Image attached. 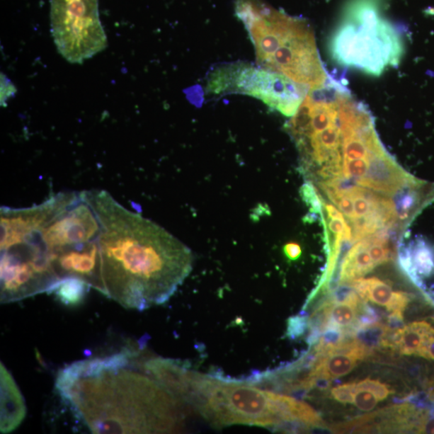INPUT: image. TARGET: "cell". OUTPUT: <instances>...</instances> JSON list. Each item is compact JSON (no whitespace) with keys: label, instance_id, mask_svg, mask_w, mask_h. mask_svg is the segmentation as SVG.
Here are the masks:
<instances>
[{"label":"cell","instance_id":"obj_14","mask_svg":"<svg viewBox=\"0 0 434 434\" xmlns=\"http://www.w3.org/2000/svg\"><path fill=\"white\" fill-rule=\"evenodd\" d=\"M408 246L419 276L421 278L434 276V246L432 244L423 236H417Z\"/></svg>","mask_w":434,"mask_h":434},{"label":"cell","instance_id":"obj_2","mask_svg":"<svg viewBox=\"0 0 434 434\" xmlns=\"http://www.w3.org/2000/svg\"><path fill=\"white\" fill-rule=\"evenodd\" d=\"M135 353L73 362L59 372L56 389L93 433H166L181 429L183 404L148 372ZM146 368V367H145Z\"/></svg>","mask_w":434,"mask_h":434},{"label":"cell","instance_id":"obj_10","mask_svg":"<svg viewBox=\"0 0 434 434\" xmlns=\"http://www.w3.org/2000/svg\"><path fill=\"white\" fill-rule=\"evenodd\" d=\"M392 201L397 219H399L402 228L406 229L427 206L434 202V183L414 177L406 185L397 190Z\"/></svg>","mask_w":434,"mask_h":434},{"label":"cell","instance_id":"obj_25","mask_svg":"<svg viewBox=\"0 0 434 434\" xmlns=\"http://www.w3.org/2000/svg\"><path fill=\"white\" fill-rule=\"evenodd\" d=\"M413 299V295L403 291H397L394 292L392 299L386 308L391 312H404L406 310L409 303Z\"/></svg>","mask_w":434,"mask_h":434},{"label":"cell","instance_id":"obj_6","mask_svg":"<svg viewBox=\"0 0 434 434\" xmlns=\"http://www.w3.org/2000/svg\"><path fill=\"white\" fill-rule=\"evenodd\" d=\"M207 91L217 95L246 94L287 117L295 115L311 91L287 76L244 63L223 64L214 69L207 79Z\"/></svg>","mask_w":434,"mask_h":434},{"label":"cell","instance_id":"obj_12","mask_svg":"<svg viewBox=\"0 0 434 434\" xmlns=\"http://www.w3.org/2000/svg\"><path fill=\"white\" fill-rule=\"evenodd\" d=\"M370 244L367 236L356 242L345 256L341 265V284H348L376 268L367 249Z\"/></svg>","mask_w":434,"mask_h":434},{"label":"cell","instance_id":"obj_4","mask_svg":"<svg viewBox=\"0 0 434 434\" xmlns=\"http://www.w3.org/2000/svg\"><path fill=\"white\" fill-rule=\"evenodd\" d=\"M216 427L258 426L294 430L299 400L263 390L249 380H233L184 372L179 394Z\"/></svg>","mask_w":434,"mask_h":434},{"label":"cell","instance_id":"obj_29","mask_svg":"<svg viewBox=\"0 0 434 434\" xmlns=\"http://www.w3.org/2000/svg\"><path fill=\"white\" fill-rule=\"evenodd\" d=\"M387 326L392 330H396L404 326V312H392L388 316Z\"/></svg>","mask_w":434,"mask_h":434},{"label":"cell","instance_id":"obj_20","mask_svg":"<svg viewBox=\"0 0 434 434\" xmlns=\"http://www.w3.org/2000/svg\"><path fill=\"white\" fill-rule=\"evenodd\" d=\"M300 195L303 201L310 207L311 213L322 215L324 207L320 194L312 181H307L300 188Z\"/></svg>","mask_w":434,"mask_h":434},{"label":"cell","instance_id":"obj_34","mask_svg":"<svg viewBox=\"0 0 434 434\" xmlns=\"http://www.w3.org/2000/svg\"><path fill=\"white\" fill-rule=\"evenodd\" d=\"M432 401L434 403V399Z\"/></svg>","mask_w":434,"mask_h":434},{"label":"cell","instance_id":"obj_21","mask_svg":"<svg viewBox=\"0 0 434 434\" xmlns=\"http://www.w3.org/2000/svg\"><path fill=\"white\" fill-rule=\"evenodd\" d=\"M367 390L377 397L379 401H384L391 394L392 391L387 385L379 382V380L367 378L356 384V390ZM355 390V391H356Z\"/></svg>","mask_w":434,"mask_h":434},{"label":"cell","instance_id":"obj_27","mask_svg":"<svg viewBox=\"0 0 434 434\" xmlns=\"http://www.w3.org/2000/svg\"><path fill=\"white\" fill-rule=\"evenodd\" d=\"M338 210H340L345 217L349 219L354 218V205L353 200L348 198L347 195H344L341 200L340 203L338 204Z\"/></svg>","mask_w":434,"mask_h":434},{"label":"cell","instance_id":"obj_16","mask_svg":"<svg viewBox=\"0 0 434 434\" xmlns=\"http://www.w3.org/2000/svg\"><path fill=\"white\" fill-rule=\"evenodd\" d=\"M328 302L329 320L336 324L341 326L343 329H348L352 326L361 310V307L352 304L349 302H340L331 304L326 299H324Z\"/></svg>","mask_w":434,"mask_h":434},{"label":"cell","instance_id":"obj_9","mask_svg":"<svg viewBox=\"0 0 434 434\" xmlns=\"http://www.w3.org/2000/svg\"><path fill=\"white\" fill-rule=\"evenodd\" d=\"M413 178L384 148L372 154L366 175L356 183L375 192L394 195Z\"/></svg>","mask_w":434,"mask_h":434},{"label":"cell","instance_id":"obj_30","mask_svg":"<svg viewBox=\"0 0 434 434\" xmlns=\"http://www.w3.org/2000/svg\"><path fill=\"white\" fill-rule=\"evenodd\" d=\"M418 355L426 360H434V336L419 350Z\"/></svg>","mask_w":434,"mask_h":434},{"label":"cell","instance_id":"obj_22","mask_svg":"<svg viewBox=\"0 0 434 434\" xmlns=\"http://www.w3.org/2000/svg\"><path fill=\"white\" fill-rule=\"evenodd\" d=\"M379 400L372 392L367 390H356L353 404L361 411L370 412L377 406Z\"/></svg>","mask_w":434,"mask_h":434},{"label":"cell","instance_id":"obj_23","mask_svg":"<svg viewBox=\"0 0 434 434\" xmlns=\"http://www.w3.org/2000/svg\"><path fill=\"white\" fill-rule=\"evenodd\" d=\"M308 329V318L307 315H297V316L289 319L287 335L289 338H292V340H295V338L304 335Z\"/></svg>","mask_w":434,"mask_h":434},{"label":"cell","instance_id":"obj_1","mask_svg":"<svg viewBox=\"0 0 434 434\" xmlns=\"http://www.w3.org/2000/svg\"><path fill=\"white\" fill-rule=\"evenodd\" d=\"M101 224L103 294L127 309L163 304L193 269L191 249L105 191H88Z\"/></svg>","mask_w":434,"mask_h":434},{"label":"cell","instance_id":"obj_26","mask_svg":"<svg viewBox=\"0 0 434 434\" xmlns=\"http://www.w3.org/2000/svg\"><path fill=\"white\" fill-rule=\"evenodd\" d=\"M354 202V218L361 217L373 212L375 209L374 202H371L362 198H355Z\"/></svg>","mask_w":434,"mask_h":434},{"label":"cell","instance_id":"obj_7","mask_svg":"<svg viewBox=\"0 0 434 434\" xmlns=\"http://www.w3.org/2000/svg\"><path fill=\"white\" fill-rule=\"evenodd\" d=\"M51 31L59 52L81 64L107 45L98 0H51Z\"/></svg>","mask_w":434,"mask_h":434},{"label":"cell","instance_id":"obj_19","mask_svg":"<svg viewBox=\"0 0 434 434\" xmlns=\"http://www.w3.org/2000/svg\"><path fill=\"white\" fill-rule=\"evenodd\" d=\"M384 147L372 152L370 156L365 158L355 159H346L343 158V171L345 177L355 181L364 177L367 173L368 166H370L372 154L374 152L384 149Z\"/></svg>","mask_w":434,"mask_h":434},{"label":"cell","instance_id":"obj_8","mask_svg":"<svg viewBox=\"0 0 434 434\" xmlns=\"http://www.w3.org/2000/svg\"><path fill=\"white\" fill-rule=\"evenodd\" d=\"M60 279L49 254L38 243L20 241L1 247L0 295L2 303L19 302L51 293Z\"/></svg>","mask_w":434,"mask_h":434},{"label":"cell","instance_id":"obj_15","mask_svg":"<svg viewBox=\"0 0 434 434\" xmlns=\"http://www.w3.org/2000/svg\"><path fill=\"white\" fill-rule=\"evenodd\" d=\"M90 287L79 278H69L59 282L51 293H55L64 304L74 306L81 303Z\"/></svg>","mask_w":434,"mask_h":434},{"label":"cell","instance_id":"obj_5","mask_svg":"<svg viewBox=\"0 0 434 434\" xmlns=\"http://www.w3.org/2000/svg\"><path fill=\"white\" fill-rule=\"evenodd\" d=\"M384 3L350 0L330 40V52L336 62L375 76L397 67L404 44L398 30L382 16Z\"/></svg>","mask_w":434,"mask_h":434},{"label":"cell","instance_id":"obj_24","mask_svg":"<svg viewBox=\"0 0 434 434\" xmlns=\"http://www.w3.org/2000/svg\"><path fill=\"white\" fill-rule=\"evenodd\" d=\"M356 390L355 383H348L338 385L331 390L333 399L343 404H353L354 395Z\"/></svg>","mask_w":434,"mask_h":434},{"label":"cell","instance_id":"obj_31","mask_svg":"<svg viewBox=\"0 0 434 434\" xmlns=\"http://www.w3.org/2000/svg\"><path fill=\"white\" fill-rule=\"evenodd\" d=\"M3 76V75H2ZM2 101L5 102L7 101L8 98L11 96V94H13L16 91H11V90H16L15 87L11 84V81L6 79L4 76L2 77Z\"/></svg>","mask_w":434,"mask_h":434},{"label":"cell","instance_id":"obj_28","mask_svg":"<svg viewBox=\"0 0 434 434\" xmlns=\"http://www.w3.org/2000/svg\"><path fill=\"white\" fill-rule=\"evenodd\" d=\"M283 252L290 261L298 260L302 255V248L298 243L290 242L285 245Z\"/></svg>","mask_w":434,"mask_h":434},{"label":"cell","instance_id":"obj_17","mask_svg":"<svg viewBox=\"0 0 434 434\" xmlns=\"http://www.w3.org/2000/svg\"><path fill=\"white\" fill-rule=\"evenodd\" d=\"M388 330L389 326L387 324L379 322L356 329L353 333V336L356 342L370 350L372 354L373 350L380 347V345H382L383 338Z\"/></svg>","mask_w":434,"mask_h":434},{"label":"cell","instance_id":"obj_13","mask_svg":"<svg viewBox=\"0 0 434 434\" xmlns=\"http://www.w3.org/2000/svg\"><path fill=\"white\" fill-rule=\"evenodd\" d=\"M434 336V329L426 321L413 322L401 329L397 350L402 355H418L424 345Z\"/></svg>","mask_w":434,"mask_h":434},{"label":"cell","instance_id":"obj_18","mask_svg":"<svg viewBox=\"0 0 434 434\" xmlns=\"http://www.w3.org/2000/svg\"><path fill=\"white\" fill-rule=\"evenodd\" d=\"M368 281L367 300L379 306L387 307L394 294L390 285L375 277L368 278Z\"/></svg>","mask_w":434,"mask_h":434},{"label":"cell","instance_id":"obj_11","mask_svg":"<svg viewBox=\"0 0 434 434\" xmlns=\"http://www.w3.org/2000/svg\"><path fill=\"white\" fill-rule=\"evenodd\" d=\"M1 383V421L2 433L14 431L21 424L26 415L25 400L18 389L15 380L1 362L0 367Z\"/></svg>","mask_w":434,"mask_h":434},{"label":"cell","instance_id":"obj_3","mask_svg":"<svg viewBox=\"0 0 434 434\" xmlns=\"http://www.w3.org/2000/svg\"><path fill=\"white\" fill-rule=\"evenodd\" d=\"M236 15L245 25L263 69L310 90L325 84L326 74L312 28L261 0H236Z\"/></svg>","mask_w":434,"mask_h":434},{"label":"cell","instance_id":"obj_32","mask_svg":"<svg viewBox=\"0 0 434 434\" xmlns=\"http://www.w3.org/2000/svg\"><path fill=\"white\" fill-rule=\"evenodd\" d=\"M418 433L434 434V417H428L422 422Z\"/></svg>","mask_w":434,"mask_h":434},{"label":"cell","instance_id":"obj_33","mask_svg":"<svg viewBox=\"0 0 434 434\" xmlns=\"http://www.w3.org/2000/svg\"><path fill=\"white\" fill-rule=\"evenodd\" d=\"M425 296L426 299L431 303V304L434 307V290H426L425 292L422 293Z\"/></svg>","mask_w":434,"mask_h":434}]
</instances>
